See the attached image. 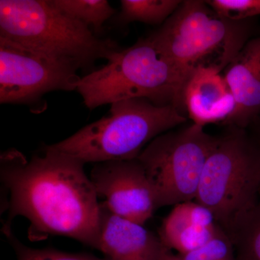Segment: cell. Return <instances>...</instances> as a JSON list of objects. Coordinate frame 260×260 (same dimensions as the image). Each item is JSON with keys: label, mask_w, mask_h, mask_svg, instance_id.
Masks as SVG:
<instances>
[{"label": "cell", "mask_w": 260, "mask_h": 260, "mask_svg": "<svg viewBox=\"0 0 260 260\" xmlns=\"http://www.w3.org/2000/svg\"><path fill=\"white\" fill-rule=\"evenodd\" d=\"M85 165L49 146L30 160L17 150L2 154L0 179L9 194L5 235L22 216L32 242L59 236L98 249L101 203Z\"/></svg>", "instance_id": "cell-1"}, {"label": "cell", "mask_w": 260, "mask_h": 260, "mask_svg": "<svg viewBox=\"0 0 260 260\" xmlns=\"http://www.w3.org/2000/svg\"><path fill=\"white\" fill-rule=\"evenodd\" d=\"M107 64L81 78L77 91L92 110L106 104L146 99L172 105L185 115L187 80L150 37L107 58Z\"/></svg>", "instance_id": "cell-2"}, {"label": "cell", "mask_w": 260, "mask_h": 260, "mask_svg": "<svg viewBox=\"0 0 260 260\" xmlns=\"http://www.w3.org/2000/svg\"><path fill=\"white\" fill-rule=\"evenodd\" d=\"M108 113L49 148L85 164L131 160L157 137L187 121L174 106L157 105L146 99L114 103Z\"/></svg>", "instance_id": "cell-3"}, {"label": "cell", "mask_w": 260, "mask_h": 260, "mask_svg": "<svg viewBox=\"0 0 260 260\" xmlns=\"http://www.w3.org/2000/svg\"><path fill=\"white\" fill-rule=\"evenodd\" d=\"M251 20L219 16L205 1H182L151 40L186 80L199 68L224 72L252 36Z\"/></svg>", "instance_id": "cell-4"}, {"label": "cell", "mask_w": 260, "mask_h": 260, "mask_svg": "<svg viewBox=\"0 0 260 260\" xmlns=\"http://www.w3.org/2000/svg\"><path fill=\"white\" fill-rule=\"evenodd\" d=\"M0 38L83 69L119 50L116 43L95 37L51 0H1Z\"/></svg>", "instance_id": "cell-5"}, {"label": "cell", "mask_w": 260, "mask_h": 260, "mask_svg": "<svg viewBox=\"0 0 260 260\" xmlns=\"http://www.w3.org/2000/svg\"><path fill=\"white\" fill-rule=\"evenodd\" d=\"M260 194V152L254 137L236 127L223 137L207 159L195 201L213 213L229 234Z\"/></svg>", "instance_id": "cell-6"}, {"label": "cell", "mask_w": 260, "mask_h": 260, "mask_svg": "<svg viewBox=\"0 0 260 260\" xmlns=\"http://www.w3.org/2000/svg\"><path fill=\"white\" fill-rule=\"evenodd\" d=\"M218 138L193 124L157 137L138 156L155 191L158 208L196 198L207 159Z\"/></svg>", "instance_id": "cell-7"}, {"label": "cell", "mask_w": 260, "mask_h": 260, "mask_svg": "<svg viewBox=\"0 0 260 260\" xmlns=\"http://www.w3.org/2000/svg\"><path fill=\"white\" fill-rule=\"evenodd\" d=\"M79 69L0 38V103L32 105L49 92L76 90Z\"/></svg>", "instance_id": "cell-8"}, {"label": "cell", "mask_w": 260, "mask_h": 260, "mask_svg": "<svg viewBox=\"0 0 260 260\" xmlns=\"http://www.w3.org/2000/svg\"><path fill=\"white\" fill-rule=\"evenodd\" d=\"M90 179L113 213L144 225L158 209L153 186L138 158L95 164Z\"/></svg>", "instance_id": "cell-9"}, {"label": "cell", "mask_w": 260, "mask_h": 260, "mask_svg": "<svg viewBox=\"0 0 260 260\" xmlns=\"http://www.w3.org/2000/svg\"><path fill=\"white\" fill-rule=\"evenodd\" d=\"M164 246L158 236L113 213L101 203L98 250L109 260H160Z\"/></svg>", "instance_id": "cell-10"}, {"label": "cell", "mask_w": 260, "mask_h": 260, "mask_svg": "<svg viewBox=\"0 0 260 260\" xmlns=\"http://www.w3.org/2000/svg\"><path fill=\"white\" fill-rule=\"evenodd\" d=\"M236 102L227 124L245 129L260 116V35L251 38L224 70Z\"/></svg>", "instance_id": "cell-11"}, {"label": "cell", "mask_w": 260, "mask_h": 260, "mask_svg": "<svg viewBox=\"0 0 260 260\" xmlns=\"http://www.w3.org/2000/svg\"><path fill=\"white\" fill-rule=\"evenodd\" d=\"M186 112L193 124L203 126L224 122L232 117L236 102L221 72L213 68L195 70L184 91Z\"/></svg>", "instance_id": "cell-12"}, {"label": "cell", "mask_w": 260, "mask_h": 260, "mask_svg": "<svg viewBox=\"0 0 260 260\" xmlns=\"http://www.w3.org/2000/svg\"><path fill=\"white\" fill-rule=\"evenodd\" d=\"M222 231L213 213L192 200L174 206L162 220L158 237L166 248L184 255L204 246Z\"/></svg>", "instance_id": "cell-13"}, {"label": "cell", "mask_w": 260, "mask_h": 260, "mask_svg": "<svg viewBox=\"0 0 260 260\" xmlns=\"http://www.w3.org/2000/svg\"><path fill=\"white\" fill-rule=\"evenodd\" d=\"M228 236L236 260H260V194L255 205L238 220Z\"/></svg>", "instance_id": "cell-14"}, {"label": "cell", "mask_w": 260, "mask_h": 260, "mask_svg": "<svg viewBox=\"0 0 260 260\" xmlns=\"http://www.w3.org/2000/svg\"><path fill=\"white\" fill-rule=\"evenodd\" d=\"M179 0H121L119 20L151 25L165 23L180 6Z\"/></svg>", "instance_id": "cell-15"}, {"label": "cell", "mask_w": 260, "mask_h": 260, "mask_svg": "<svg viewBox=\"0 0 260 260\" xmlns=\"http://www.w3.org/2000/svg\"><path fill=\"white\" fill-rule=\"evenodd\" d=\"M58 10L94 30H102L115 10L107 0H51Z\"/></svg>", "instance_id": "cell-16"}, {"label": "cell", "mask_w": 260, "mask_h": 260, "mask_svg": "<svg viewBox=\"0 0 260 260\" xmlns=\"http://www.w3.org/2000/svg\"><path fill=\"white\" fill-rule=\"evenodd\" d=\"M18 260H109L85 253H69L54 249H34L24 245L13 232L6 235Z\"/></svg>", "instance_id": "cell-17"}, {"label": "cell", "mask_w": 260, "mask_h": 260, "mask_svg": "<svg viewBox=\"0 0 260 260\" xmlns=\"http://www.w3.org/2000/svg\"><path fill=\"white\" fill-rule=\"evenodd\" d=\"M205 2L219 16L232 21L251 20L260 15V0H209Z\"/></svg>", "instance_id": "cell-18"}, {"label": "cell", "mask_w": 260, "mask_h": 260, "mask_svg": "<svg viewBox=\"0 0 260 260\" xmlns=\"http://www.w3.org/2000/svg\"><path fill=\"white\" fill-rule=\"evenodd\" d=\"M179 256L181 260H236L232 240L224 231L199 249Z\"/></svg>", "instance_id": "cell-19"}, {"label": "cell", "mask_w": 260, "mask_h": 260, "mask_svg": "<svg viewBox=\"0 0 260 260\" xmlns=\"http://www.w3.org/2000/svg\"><path fill=\"white\" fill-rule=\"evenodd\" d=\"M160 260H181L179 255L164 246Z\"/></svg>", "instance_id": "cell-20"}, {"label": "cell", "mask_w": 260, "mask_h": 260, "mask_svg": "<svg viewBox=\"0 0 260 260\" xmlns=\"http://www.w3.org/2000/svg\"><path fill=\"white\" fill-rule=\"evenodd\" d=\"M256 130H257V132H256L255 135H253V137H254V140H255L256 145H257L260 152V129Z\"/></svg>", "instance_id": "cell-21"}]
</instances>
